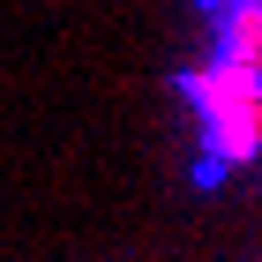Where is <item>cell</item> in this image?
Instances as JSON below:
<instances>
[{
    "mask_svg": "<svg viewBox=\"0 0 262 262\" xmlns=\"http://www.w3.org/2000/svg\"><path fill=\"white\" fill-rule=\"evenodd\" d=\"M195 105H202V120H210V150L217 158H247L262 142V75L217 60L210 75H195Z\"/></svg>",
    "mask_w": 262,
    "mask_h": 262,
    "instance_id": "6da1fadb",
    "label": "cell"
},
{
    "mask_svg": "<svg viewBox=\"0 0 262 262\" xmlns=\"http://www.w3.org/2000/svg\"><path fill=\"white\" fill-rule=\"evenodd\" d=\"M225 8H262V0H225Z\"/></svg>",
    "mask_w": 262,
    "mask_h": 262,
    "instance_id": "7a4b0ae2",
    "label": "cell"
}]
</instances>
